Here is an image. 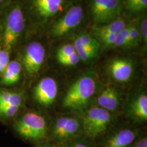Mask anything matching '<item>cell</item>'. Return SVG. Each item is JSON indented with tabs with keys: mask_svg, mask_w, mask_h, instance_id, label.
<instances>
[{
	"mask_svg": "<svg viewBox=\"0 0 147 147\" xmlns=\"http://www.w3.org/2000/svg\"><path fill=\"white\" fill-rule=\"evenodd\" d=\"M130 115L138 121L147 120V96L141 94L131 103L129 108Z\"/></svg>",
	"mask_w": 147,
	"mask_h": 147,
	"instance_id": "cell-15",
	"label": "cell"
},
{
	"mask_svg": "<svg viewBox=\"0 0 147 147\" xmlns=\"http://www.w3.org/2000/svg\"><path fill=\"white\" fill-rule=\"evenodd\" d=\"M62 146L61 147H89V146L85 143L79 142V141H75V142H72V141L69 140L67 142L61 143Z\"/></svg>",
	"mask_w": 147,
	"mask_h": 147,
	"instance_id": "cell-27",
	"label": "cell"
},
{
	"mask_svg": "<svg viewBox=\"0 0 147 147\" xmlns=\"http://www.w3.org/2000/svg\"><path fill=\"white\" fill-rule=\"evenodd\" d=\"M10 51L0 47V75L6 68L10 61Z\"/></svg>",
	"mask_w": 147,
	"mask_h": 147,
	"instance_id": "cell-23",
	"label": "cell"
},
{
	"mask_svg": "<svg viewBox=\"0 0 147 147\" xmlns=\"http://www.w3.org/2000/svg\"><path fill=\"white\" fill-rule=\"evenodd\" d=\"M120 10V0H93L91 12L96 24H107L115 19Z\"/></svg>",
	"mask_w": 147,
	"mask_h": 147,
	"instance_id": "cell-8",
	"label": "cell"
},
{
	"mask_svg": "<svg viewBox=\"0 0 147 147\" xmlns=\"http://www.w3.org/2000/svg\"><path fill=\"white\" fill-rule=\"evenodd\" d=\"M126 6L132 12H141L147 8V0H126Z\"/></svg>",
	"mask_w": 147,
	"mask_h": 147,
	"instance_id": "cell-20",
	"label": "cell"
},
{
	"mask_svg": "<svg viewBox=\"0 0 147 147\" xmlns=\"http://www.w3.org/2000/svg\"><path fill=\"white\" fill-rule=\"evenodd\" d=\"M99 107L108 112L114 111L120 104V93L114 87H107L102 90L97 98Z\"/></svg>",
	"mask_w": 147,
	"mask_h": 147,
	"instance_id": "cell-12",
	"label": "cell"
},
{
	"mask_svg": "<svg viewBox=\"0 0 147 147\" xmlns=\"http://www.w3.org/2000/svg\"><path fill=\"white\" fill-rule=\"evenodd\" d=\"M137 132L130 128L121 129L106 138L103 147H129L137 140Z\"/></svg>",
	"mask_w": 147,
	"mask_h": 147,
	"instance_id": "cell-10",
	"label": "cell"
},
{
	"mask_svg": "<svg viewBox=\"0 0 147 147\" xmlns=\"http://www.w3.org/2000/svg\"><path fill=\"white\" fill-rule=\"evenodd\" d=\"M141 35H142V39L144 43L146 45L147 42V20L145 18L143 19L141 23Z\"/></svg>",
	"mask_w": 147,
	"mask_h": 147,
	"instance_id": "cell-28",
	"label": "cell"
},
{
	"mask_svg": "<svg viewBox=\"0 0 147 147\" xmlns=\"http://www.w3.org/2000/svg\"><path fill=\"white\" fill-rule=\"evenodd\" d=\"M116 35L114 34H97L95 35L99 40L102 42L105 46H111L113 45L114 42H115Z\"/></svg>",
	"mask_w": 147,
	"mask_h": 147,
	"instance_id": "cell-26",
	"label": "cell"
},
{
	"mask_svg": "<svg viewBox=\"0 0 147 147\" xmlns=\"http://www.w3.org/2000/svg\"><path fill=\"white\" fill-rule=\"evenodd\" d=\"M95 89L96 83L91 76L80 77L67 89L62 101L63 106L71 110L81 109L89 102Z\"/></svg>",
	"mask_w": 147,
	"mask_h": 147,
	"instance_id": "cell-3",
	"label": "cell"
},
{
	"mask_svg": "<svg viewBox=\"0 0 147 147\" xmlns=\"http://www.w3.org/2000/svg\"><path fill=\"white\" fill-rule=\"evenodd\" d=\"M5 1V0H0V4H1V3H2L4 2Z\"/></svg>",
	"mask_w": 147,
	"mask_h": 147,
	"instance_id": "cell-31",
	"label": "cell"
},
{
	"mask_svg": "<svg viewBox=\"0 0 147 147\" xmlns=\"http://www.w3.org/2000/svg\"><path fill=\"white\" fill-rule=\"evenodd\" d=\"M74 47L75 51L78 54L80 59L82 61L91 59L96 56L97 53H98V51H95L94 49H92L87 47H84L77 39L75 40Z\"/></svg>",
	"mask_w": 147,
	"mask_h": 147,
	"instance_id": "cell-18",
	"label": "cell"
},
{
	"mask_svg": "<svg viewBox=\"0 0 147 147\" xmlns=\"http://www.w3.org/2000/svg\"><path fill=\"white\" fill-rule=\"evenodd\" d=\"M74 52H76V51H75L74 47L73 45L67 44V45L62 46L58 49L57 52V59L58 60L59 59L65 57L66 56H68Z\"/></svg>",
	"mask_w": 147,
	"mask_h": 147,
	"instance_id": "cell-25",
	"label": "cell"
},
{
	"mask_svg": "<svg viewBox=\"0 0 147 147\" xmlns=\"http://www.w3.org/2000/svg\"><path fill=\"white\" fill-rule=\"evenodd\" d=\"M126 27V24L123 19H117L104 25L97 26L94 29L95 35L104 34H117Z\"/></svg>",
	"mask_w": 147,
	"mask_h": 147,
	"instance_id": "cell-17",
	"label": "cell"
},
{
	"mask_svg": "<svg viewBox=\"0 0 147 147\" xmlns=\"http://www.w3.org/2000/svg\"><path fill=\"white\" fill-rule=\"evenodd\" d=\"M23 94L21 92L0 89V108L8 106H23Z\"/></svg>",
	"mask_w": 147,
	"mask_h": 147,
	"instance_id": "cell-16",
	"label": "cell"
},
{
	"mask_svg": "<svg viewBox=\"0 0 147 147\" xmlns=\"http://www.w3.org/2000/svg\"><path fill=\"white\" fill-rule=\"evenodd\" d=\"M25 27V19L23 10L20 5H14L3 19L0 47L11 52L23 35Z\"/></svg>",
	"mask_w": 147,
	"mask_h": 147,
	"instance_id": "cell-2",
	"label": "cell"
},
{
	"mask_svg": "<svg viewBox=\"0 0 147 147\" xmlns=\"http://www.w3.org/2000/svg\"><path fill=\"white\" fill-rule=\"evenodd\" d=\"M37 147H52L49 144H39L38 146H37Z\"/></svg>",
	"mask_w": 147,
	"mask_h": 147,
	"instance_id": "cell-30",
	"label": "cell"
},
{
	"mask_svg": "<svg viewBox=\"0 0 147 147\" xmlns=\"http://www.w3.org/2000/svg\"><path fill=\"white\" fill-rule=\"evenodd\" d=\"M13 129L16 135L24 140L38 142L47 136L48 126L42 115L28 112L14 121Z\"/></svg>",
	"mask_w": 147,
	"mask_h": 147,
	"instance_id": "cell-1",
	"label": "cell"
},
{
	"mask_svg": "<svg viewBox=\"0 0 147 147\" xmlns=\"http://www.w3.org/2000/svg\"><path fill=\"white\" fill-rule=\"evenodd\" d=\"M45 57V49L43 46L38 42H32L25 47L20 63L28 74H34L41 68Z\"/></svg>",
	"mask_w": 147,
	"mask_h": 147,
	"instance_id": "cell-6",
	"label": "cell"
},
{
	"mask_svg": "<svg viewBox=\"0 0 147 147\" xmlns=\"http://www.w3.org/2000/svg\"><path fill=\"white\" fill-rule=\"evenodd\" d=\"M76 39L78 40L82 45L84 47H87L91 48V49H94L95 51H98L99 49H100V42L95 38H93V37L90 36L88 34H82L77 37Z\"/></svg>",
	"mask_w": 147,
	"mask_h": 147,
	"instance_id": "cell-19",
	"label": "cell"
},
{
	"mask_svg": "<svg viewBox=\"0 0 147 147\" xmlns=\"http://www.w3.org/2000/svg\"><path fill=\"white\" fill-rule=\"evenodd\" d=\"M80 58H79L78 54L76 52L73 53L72 54L66 56L65 57L59 59L57 61L61 65L65 66H74L77 65L80 61Z\"/></svg>",
	"mask_w": 147,
	"mask_h": 147,
	"instance_id": "cell-24",
	"label": "cell"
},
{
	"mask_svg": "<svg viewBox=\"0 0 147 147\" xmlns=\"http://www.w3.org/2000/svg\"><path fill=\"white\" fill-rule=\"evenodd\" d=\"M129 27H126L116 35L115 40L113 45L115 47H124V46H125L129 34Z\"/></svg>",
	"mask_w": 147,
	"mask_h": 147,
	"instance_id": "cell-22",
	"label": "cell"
},
{
	"mask_svg": "<svg viewBox=\"0 0 147 147\" xmlns=\"http://www.w3.org/2000/svg\"><path fill=\"white\" fill-rule=\"evenodd\" d=\"M139 31L138 28L134 25L129 27V34L125 47H135L138 43L139 40Z\"/></svg>",
	"mask_w": 147,
	"mask_h": 147,
	"instance_id": "cell-21",
	"label": "cell"
},
{
	"mask_svg": "<svg viewBox=\"0 0 147 147\" xmlns=\"http://www.w3.org/2000/svg\"><path fill=\"white\" fill-rule=\"evenodd\" d=\"M83 18V10L80 5L71 7L63 16L59 18L53 24L51 28V34L53 37H61L76 28L81 23Z\"/></svg>",
	"mask_w": 147,
	"mask_h": 147,
	"instance_id": "cell-7",
	"label": "cell"
},
{
	"mask_svg": "<svg viewBox=\"0 0 147 147\" xmlns=\"http://www.w3.org/2000/svg\"><path fill=\"white\" fill-rule=\"evenodd\" d=\"M108 71L112 77L117 81L127 82L133 74V64L131 61L126 59H115L110 63Z\"/></svg>",
	"mask_w": 147,
	"mask_h": 147,
	"instance_id": "cell-11",
	"label": "cell"
},
{
	"mask_svg": "<svg viewBox=\"0 0 147 147\" xmlns=\"http://www.w3.org/2000/svg\"><path fill=\"white\" fill-rule=\"evenodd\" d=\"M58 93L57 83L50 77L42 78L34 89V98L41 106H49L55 102Z\"/></svg>",
	"mask_w": 147,
	"mask_h": 147,
	"instance_id": "cell-9",
	"label": "cell"
},
{
	"mask_svg": "<svg viewBox=\"0 0 147 147\" xmlns=\"http://www.w3.org/2000/svg\"><path fill=\"white\" fill-rule=\"evenodd\" d=\"M80 130H82V123L78 119L61 117L55 121L50 136L53 140L63 143L74 139Z\"/></svg>",
	"mask_w": 147,
	"mask_h": 147,
	"instance_id": "cell-5",
	"label": "cell"
},
{
	"mask_svg": "<svg viewBox=\"0 0 147 147\" xmlns=\"http://www.w3.org/2000/svg\"><path fill=\"white\" fill-rule=\"evenodd\" d=\"M129 147H147L146 137H143L136 140Z\"/></svg>",
	"mask_w": 147,
	"mask_h": 147,
	"instance_id": "cell-29",
	"label": "cell"
},
{
	"mask_svg": "<svg viewBox=\"0 0 147 147\" xmlns=\"http://www.w3.org/2000/svg\"><path fill=\"white\" fill-rule=\"evenodd\" d=\"M112 121L110 112L93 107L86 112L82 121V130L88 138L95 139L105 133Z\"/></svg>",
	"mask_w": 147,
	"mask_h": 147,
	"instance_id": "cell-4",
	"label": "cell"
},
{
	"mask_svg": "<svg viewBox=\"0 0 147 147\" xmlns=\"http://www.w3.org/2000/svg\"><path fill=\"white\" fill-rule=\"evenodd\" d=\"M63 2L64 0H32V5L38 16L48 18L61 10Z\"/></svg>",
	"mask_w": 147,
	"mask_h": 147,
	"instance_id": "cell-13",
	"label": "cell"
},
{
	"mask_svg": "<svg viewBox=\"0 0 147 147\" xmlns=\"http://www.w3.org/2000/svg\"><path fill=\"white\" fill-rule=\"evenodd\" d=\"M22 70L23 67L19 61H10L0 76V84L7 87L18 83L21 79Z\"/></svg>",
	"mask_w": 147,
	"mask_h": 147,
	"instance_id": "cell-14",
	"label": "cell"
}]
</instances>
